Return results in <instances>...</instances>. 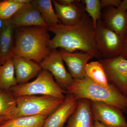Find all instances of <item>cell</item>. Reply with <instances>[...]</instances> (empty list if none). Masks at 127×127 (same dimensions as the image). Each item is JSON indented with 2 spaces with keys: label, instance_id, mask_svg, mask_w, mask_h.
Returning <instances> with one entry per match:
<instances>
[{
  "label": "cell",
  "instance_id": "1",
  "mask_svg": "<svg viewBox=\"0 0 127 127\" xmlns=\"http://www.w3.org/2000/svg\"><path fill=\"white\" fill-rule=\"evenodd\" d=\"M48 30L55 34L50 42L51 50L62 48L70 53L79 51L102 58L95 42L93 21L87 13L77 25L68 26L59 23L50 26Z\"/></svg>",
  "mask_w": 127,
  "mask_h": 127
},
{
  "label": "cell",
  "instance_id": "2",
  "mask_svg": "<svg viewBox=\"0 0 127 127\" xmlns=\"http://www.w3.org/2000/svg\"><path fill=\"white\" fill-rule=\"evenodd\" d=\"M48 27L43 26L16 27L14 55L40 63L52 50Z\"/></svg>",
  "mask_w": 127,
  "mask_h": 127
},
{
  "label": "cell",
  "instance_id": "3",
  "mask_svg": "<svg viewBox=\"0 0 127 127\" xmlns=\"http://www.w3.org/2000/svg\"><path fill=\"white\" fill-rule=\"evenodd\" d=\"M65 91L66 94H72L77 100L86 98L93 101L106 103L127 112V97L112 83H110L108 88H106L86 76L81 80H74Z\"/></svg>",
  "mask_w": 127,
  "mask_h": 127
},
{
  "label": "cell",
  "instance_id": "4",
  "mask_svg": "<svg viewBox=\"0 0 127 127\" xmlns=\"http://www.w3.org/2000/svg\"><path fill=\"white\" fill-rule=\"evenodd\" d=\"M16 97V107L13 118L38 116L47 117L64 100L45 95H25Z\"/></svg>",
  "mask_w": 127,
  "mask_h": 127
},
{
  "label": "cell",
  "instance_id": "5",
  "mask_svg": "<svg viewBox=\"0 0 127 127\" xmlns=\"http://www.w3.org/2000/svg\"><path fill=\"white\" fill-rule=\"evenodd\" d=\"M15 97L25 95H41L55 97L64 100L65 90L61 87L55 81L52 74L42 69L36 79L25 84H18L10 89Z\"/></svg>",
  "mask_w": 127,
  "mask_h": 127
},
{
  "label": "cell",
  "instance_id": "6",
  "mask_svg": "<svg viewBox=\"0 0 127 127\" xmlns=\"http://www.w3.org/2000/svg\"><path fill=\"white\" fill-rule=\"evenodd\" d=\"M95 35L97 47L102 58L110 59L121 56L125 36L119 35L106 28L101 19L97 22Z\"/></svg>",
  "mask_w": 127,
  "mask_h": 127
},
{
  "label": "cell",
  "instance_id": "7",
  "mask_svg": "<svg viewBox=\"0 0 127 127\" xmlns=\"http://www.w3.org/2000/svg\"><path fill=\"white\" fill-rule=\"evenodd\" d=\"M110 83L127 97V59L121 56L110 59H99Z\"/></svg>",
  "mask_w": 127,
  "mask_h": 127
},
{
  "label": "cell",
  "instance_id": "8",
  "mask_svg": "<svg viewBox=\"0 0 127 127\" xmlns=\"http://www.w3.org/2000/svg\"><path fill=\"white\" fill-rule=\"evenodd\" d=\"M90 101L95 121L107 127H127L126 119L121 109L106 103Z\"/></svg>",
  "mask_w": 127,
  "mask_h": 127
},
{
  "label": "cell",
  "instance_id": "9",
  "mask_svg": "<svg viewBox=\"0 0 127 127\" xmlns=\"http://www.w3.org/2000/svg\"><path fill=\"white\" fill-rule=\"evenodd\" d=\"M63 61L59 50L55 49L52 50L39 64L42 69L49 71L59 86L66 90L72 84L74 79L66 70Z\"/></svg>",
  "mask_w": 127,
  "mask_h": 127
},
{
  "label": "cell",
  "instance_id": "10",
  "mask_svg": "<svg viewBox=\"0 0 127 127\" xmlns=\"http://www.w3.org/2000/svg\"><path fill=\"white\" fill-rule=\"evenodd\" d=\"M59 51L74 80H81L86 77L85 67L89 61L94 57L93 55L82 52H68L62 48H59Z\"/></svg>",
  "mask_w": 127,
  "mask_h": 127
},
{
  "label": "cell",
  "instance_id": "11",
  "mask_svg": "<svg viewBox=\"0 0 127 127\" xmlns=\"http://www.w3.org/2000/svg\"><path fill=\"white\" fill-rule=\"evenodd\" d=\"M57 16L62 25L72 26L78 24L86 14L84 5L80 0L67 5L58 4L52 0Z\"/></svg>",
  "mask_w": 127,
  "mask_h": 127
},
{
  "label": "cell",
  "instance_id": "12",
  "mask_svg": "<svg viewBox=\"0 0 127 127\" xmlns=\"http://www.w3.org/2000/svg\"><path fill=\"white\" fill-rule=\"evenodd\" d=\"M77 104L75 96L67 94L59 107L46 119L43 127H63L74 112Z\"/></svg>",
  "mask_w": 127,
  "mask_h": 127
},
{
  "label": "cell",
  "instance_id": "13",
  "mask_svg": "<svg viewBox=\"0 0 127 127\" xmlns=\"http://www.w3.org/2000/svg\"><path fill=\"white\" fill-rule=\"evenodd\" d=\"M10 20L15 27L35 26L48 27L40 12L31 2L20 8Z\"/></svg>",
  "mask_w": 127,
  "mask_h": 127
},
{
  "label": "cell",
  "instance_id": "14",
  "mask_svg": "<svg viewBox=\"0 0 127 127\" xmlns=\"http://www.w3.org/2000/svg\"><path fill=\"white\" fill-rule=\"evenodd\" d=\"M101 19L108 29L125 36L127 32V12L118 7H107L103 9Z\"/></svg>",
  "mask_w": 127,
  "mask_h": 127
},
{
  "label": "cell",
  "instance_id": "15",
  "mask_svg": "<svg viewBox=\"0 0 127 127\" xmlns=\"http://www.w3.org/2000/svg\"><path fill=\"white\" fill-rule=\"evenodd\" d=\"M12 58L18 84L27 83L42 70L40 64L32 60L16 56H13Z\"/></svg>",
  "mask_w": 127,
  "mask_h": 127
},
{
  "label": "cell",
  "instance_id": "16",
  "mask_svg": "<svg viewBox=\"0 0 127 127\" xmlns=\"http://www.w3.org/2000/svg\"><path fill=\"white\" fill-rule=\"evenodd\" d=\"M94 121L90 100L82 98L77 100L76 108L66 127H93Z\"/></svg>",
  "mask_w": 127,
  "mask_h": 127
},
{
  "label": "cell",
  "instance_id": "17",
  "mask_svg": "<svg viewBox=\"0 0 127 127\" xmlns=\"http://www.w3.org/2000/svg\"><path fill=\"white\" fill-rule=\"evenodd\" d=\"M15 28L10 19L6 21L4 26L0 31V63L1 65L14 55Z\"/></svg>",
  "mask_w": 127,
  "mask_h": 127
},
{
  "label": "cell",
  "instance_id": "18",
  "mask_svg": "<svg viewBox=\"0 0 127 127\" xmlns=\"http://www.w3.org/2000/svg\"><path fill=\"white\" fill-rule=\"evenodd\" d=\"M15 70L12 57L0 66V90H10L18 85L15 76Z\"/></svg>",
  "mask_w": 127,
  "mask_h": 127
},
{
  "label": "cell",
  "instance_id": "19",
  "mask_svg": "<svg viewBox=\"0 0 127 127\" xmlns=\"http://www.w3.org/2000/svg\"><path fill=\"white\" fill-rule=\"evenodd\" d=\"M85 72L87 76L95 83L106 88L109 87L110 83L103 66L98 61L88 63L85 67Z\"/></svg>",
  "mask_w": 127,
  "mask_h": 127
},
{
  "label": "cell",
  "instance_id": "20",
  "mask_svg": "<svg viewBox=\"0 0 127 127\" xmlns=\"http://www.w3.org/2000/svg\"><path fill=\"white\" fill-rule=\"evenodd\" d=\"M31 3L40 12L48 27L52 25L61 23L57 16L51 0H32Z\"/></svg>",
  "mask_w": 127,
  "mask_h": 127
},
{
  "label": "cell",
  "instance_id": "21",
  "mask_svg": "<svg viewBox=\"0 0 127 127\" xmlns=\"http://www.w3.org/2000/svg\"><path fill=\"white\" fill-rule=\"evenodd\" d=\"M47 117L38 116L12 118L0 125V127H43Z\"/></svg>",
  "mask_w": 127,
  "mask_h": 127
},
{
  "label": "cell",
  "instance_id": "22",
  "mask_svg": "<svg viewBox=\"0 0 127 127\" xmlns=\"http://www.w3.org/2000/svg\"><path fill=\"white\" fill-rule=\"evenodd\" d=\"M16 107V97L11 90H0V116L11 115L13 118Z\"/></svg>",
  "mask_w": 127,
  "mask_h": 127
},
{
  "label": "cell",
  "instance_id": "23",
  "mask_svg": "<svg viewBox=\"0 0 127 127\" xmlns=\"http://www.w3.org/2000/svg\"><path fill=\"white\" fill-rule=\"evenodd\" d=\"M24 5L17 2L16 0H0V18L5 20H10Z\"/></svg>",
  "mask_w": 127,
  "mask_h": 127
},
{
  "label": "cell",
  "instance_id": "24",
  "mask_svg": "<svg viewBox=\"0 0 127 127\" xmlns=\"http://www.w3.org/2000/svg\"><path fill=\"white\" fill-rule=\"evenodd\" d=\"M81 1L84 5L86 12L93 20L95 29L97 22L101 19L102 7L100 0H82Z\"/></svg>",
  "mask_w": 127,
  "mask_h": 127
},
{
  "label": "cell",
  "instance_id": "25",
  "mask_svg": "<svg viewBox=\"0 0 127 127\" xmlns=\"http://www.w3.org/2000/svg\"><path fill=\"white\" fill-rule=\"evenodd\" d=\"M121 0H100L102 8L109 7H118L122 2Z\"/></svg>",
  "mask_w": 127,
  "mask_h": 127
},
{
  "label": "cell",
  "instance_id": "26",
  "mask_svg": "<svg viewBox=\"0 0 127 127\" xmlns=\"http://www.w3.org/2000/svg\"><path fill=\"white\" fill-rule=\"evenodd\" d=\"M121 56L124 58L127 59V32L125 35L123 49Z\"/></svg>",
  "mask_w": 127,
  "mask_h": 127
},
{
  "label": "cell",
  "instance_id": "27",
  "mask_svg": "<svg viewBox=\"0 0 127 127\" xmlns=\"http://www.w3.org/2000/svg\"><path fill=\"white\" fill-rule=\"evenodd\" d=\"M58 4L64 5H67L72 4L76 1L77 0H56Z\"/></svg>",
  "mask_w": 127,
  "mask_h": 127
},
{
  "label": "cell",
  "instance_id": "28",
  "mask_svg": "<svg viewBox=\"0 0 127 127\" xmlns=\"http://www.w3.org/2000/svg\"><path fill=\"white\" fill-rule=\"evenodd\" d=\"M11 118H12L11 115H1L0 116V125Z\"/></svg>",
  "mask_w": 127,
  "mask_h": 127
},
{
  "label": "cell",
  "instance_id": "29",
  "mask_svg": "<svg viewBox=\"0 0 127 127\" xmlns=\"http://www.w3.org/2000/svg\"><path fill=\"white\" fill-rule=\"evenodd\" d=\"M118 8L122 10L127 12V0L122 1L120 5Z\"/></svg>",
  "mask_w": 127,
  "mask_h": 127
},
{
  "label": "cell",
  "instance_id": "30",
  "mask_svg": "<svg viewBox=\"0 0 127 127\" xmlns=\"http://www.w3.org/2000/svg\"><path fill=\"white\" fill-rule=\"evenodd\" d=\"M93 127H107L105 125H103L102 124L98 122L95 121L94 123Z\"/></svg>",
  "mask_w": 127,
  "mask_h": 127
},
{
  "label": "cell",
  "instance_id": "31",
  "mask_svg": "<svg viewBox=\"0 0 127 127\" xmlns=\"http://www.w3.org/2000/svg\"><path fill=\"white\" fill-rule=\"evenodd\" d=\"M7 20H5L1 18H0V31L2 30L3 27L4 26Z\"/></svg>",
  "mask_w": 127,
  "mask_h": 127
},
{
  "label": "cell",
  "instance_id": "32",
  "mask_svg": "<svg viewBox=\"0 0 127 127\" xmlns=\"http://www.w3.org/2000/svg\"><path fill=\"white\" fill-rule=\"evenodd\" d=\"M1 64L0 63V66H1Z\"/></svg>",
  "mask_w": 127,
  "mask_h": 127
},
{
  "label": "cell",
  "instance_id": "33",
  "mask_svg": "<svg viewBox=\"0 0 127 127\" xmlns=\"http://www.w3.org/2000/svg\"></svg>",
  "mask_w": 127,
  "mask_h": 127
}]
</instances>
